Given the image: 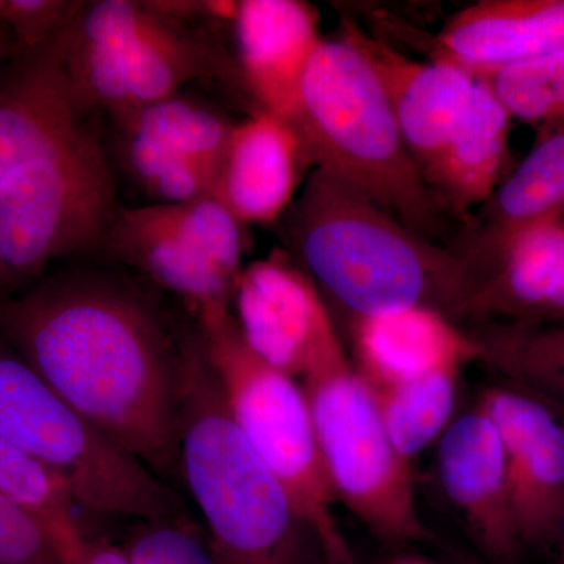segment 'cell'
Instances as JSON below:
<instances>
[{"label":"cell","mask_w":564,"mask_h":564,"mask_svg":"<svg viewBox=\"0 0 564 564\" xmlns=\"http://www.w3.org/2000/svg\"><path fill=\"white\" fill-rule=\"evenodd\" d=\"M198 322L144 278L77 269L0 296V343L111 443L181 484L182 386Z\"/></svg>","instance_id":"1"},{"label":"cell","mask_w":564,"mask_h":564,"mask_svg":"<svg viewBox=\"0 0 564 564\" xmlns=\"http://www.w3.org/2000/svg\"><path fill=\"white\" fill-rule=\"evenodd\" d=\"M288 254L347 326L372 315L425 307L467 322L469 267L325 170L313 169L281 218Z\"/></svg>","instance_id":"2"},{"label":"cell","mask_w":564,"mask_h":564,"mask_svg":"<svg viewBox=\"0 0 564 564\" xmlns=\"http://www.w3.org/2000/svg\"><path fill=\"white\" fill-rule=\"evenodd\" d=\"M180 477L221 564L325 563L313 524L237 429L202 332L185 362Z\"/></svg>","instance_id":"3"},{"label":"cell","mask_w":564,"mask_h":564,"mask_svg":"<svg viewBox=\"0 0 564 564\" xmlns=\"http://www.w3.org/2000/svg\"><path fill=\"white\" fill-rule=\"evenodd\" d=\"M314 169L362 193L413 231L433 240L444 225L380 77L344 33L323 40L304 73L296 107Z\"/></svg>","instance_id":"4"},{"label":"cell","mask_w":564,"mask_h":564,"mask_svg":"<svg viewBox=\"0 0 564 564\" xmlns=\"http://www.w3.org/2000/svg\"><path fill=\"white\" fill-rule=\"evenodd\" d=\"M214 22L209 2H84L65 47L82 113L113 118L180 95L191 82L228 76L240 82Z\"/></svg>","instance_id":"5"},{"label":"cell","mask_w":564,"mask_h":564,"mask_svg":"<svg viewBox=\"0 0 564 564\" xmlns=\"http://www.w3.org/2000/svg\"><path fill=\"white\" fill-rule=\"evenodd\" d=\"M300 378L337 502L384 543L433 541L415 505L411 463L392 444L377 395L352 366L339 329L315 345Z\"/></svg>","instance_id":"6"},{"label":"cell","mask_w":564,"mask_h":564,"mask_svg":"<svg viewBox=\"0 0 564 564\" xmlns=\"http://www.w3.org/2000/svg\"><path fill=\"white\" fill-rule=\"evenodd\" d=\"M195 318L237 429L313 524L323 554L351 555L334 518L337 500L323 469L303 386L251 350L231 310L207 311Z\"/></svg>","instance_id":"7"},{"label":"cell","mask_w":564,"mask_h":564,"mask_svg":"<svg viewBox=\"0 0 564 564\" xmlns=\"http://www.w3.org/2000/svg\"><path fill=\"white\" fill-rule=\"evenodd\" d=\"M0 436L61 475L76 507L98 519L161 518L169 486L77 414L0 343Z\"/></svg>","instance_id":"8"},{"label":"cell","mask_w":564,"mask_h":564,"mask_svg":"<svg viewBox=\"0 0 564 564\" xmlns=\"http://www.w3.org/2000/svg\"><path fill=\"white\" fill-rule=\"evenodd\" d=\"M121 204L109 147L85 129L0 185V256L11 293L50 263L101 250Z\"/></svg>","instance_id":"9"},{"label":"cell","mask_w":564,"mask_h":564,"mask_svg":"<svg viewBox=\"0 0 564 564\" xmlns=\"http://www.w3.org/2000/svg\"><path fill=\"white\" fill-rule=\"evenodd\" d=\"M243 226L214 196L118 210L101 251L180 299L196 317L231 310Z\"/></svg>","instance_id":"10"},{"label":"cell","mask_w":564,"mask_h":564,"mask_svg":"<svg viewBox=\"0 0 564 564\" xmlns=\"http://www.w3.org/2000/svg\"><path fill=\"white\" fill-rule=\"evenodd\" d=\"M113 163L155 204L214 195L236 122L180 95L110 118Z\"/></svg>","instance_id":"11"},{"label":"cell","mask_w":564,"mask_h":564,"mask_svg":"<svg viewBox=\"0 0 564 564\" xmlns=\"http://www.w3.org/2000/svg\"><path fill=\"white\" fill-rule=\"evenodd\" d=\"M478 404L503 445L516 534L522 549H547L564 530V419L543 400L500 381Z\"/></svg>","instance_id":"12"},{"label":"cell","mask_w":564,"mask_h":564,"mask_svg":"<svg viewBox=\"0 0 564 564\" xmlns=\"http://www.w3.org/2000/svg\"><path fill=\"white\" fill-rule=\"evenodd\" d=\"M69 28L32 50L14 51L0 65V185L91 126L66 73Z\"/></svg>","instance_id":"13"},{"label":"cell","mask_w":564,"mask_h":564,"mask_svg":"<svg viewBox=\"0 0 564 564\" xmlns=\"http://www.w3.org/2000/svg\"><path fill=\"white\" fill-rule=\"evenodd\" d=\"M232 306L251 350L293 378L315 345L337 329L313 282L281 250L243 267Z\"/></svg>","instance_id":"14"},{"label":"cell","mask_w":564,"mask_h":564,"mask_svg":"<svg viewBox=\"0 0 564 564\" xmlns=\"http://www.w3.org/2000/svg\"><path fill=\"white\" fill-rule=\"evenodd\" d=\"M437 475L478 549L494 563H518L524 549L511 516L503 445L480 404L441 436Z\"/></svg>","instance_id":"15"},{"label":"cell","mask_w":564,"mask_h":564,"mask_svg":"<svg viewBox=\"0 0 564 564\" xmlns=\"http://www.w3.org/2000/svg\"><path fill=\"white\" fill-rule=\"evenodd\" d=\"M340 33L361 50L380 77L408 150L423 174L463 121L477 79L454 63L406 57L355 22L345 21Z\"/></svg>","instance_id":"16"},{"label":"cell","mask_w":564,"mask_h":564,"mask_svg":"<svg viewBox=\"0 0 564 564\" xmlns=\"http://www.w3.org/2000/svg\"><path fill=\"white\" fill-rule=\"evenodd\" d=\"M231 24L242 87L259 110L293 124L304 73L323 41L317 9L303 0H242Z\"/></svg>","instance_id":"17"},{"label":"cell","mask_w":564,"mask_h":564,"mask_svg":"<svg viewBox=\"0 0 564 564\" xmlns=\"http://www.w3.org/2000/svg\"><path fill=\"white\" fill-rule=\"evenodd\" d=\"M473 293L467 322H564V223L516 234L480 261L467 263Z\"/></svg>","instance_id":"18"},{"label":"cell","mask_w":564,"mask_h":564,"mask_svg":"<svg viewBox=\"0 0 564 564\" xmlns=\"http://www.w3.org/2000/svg\"><path fill=\"white\" fill-rule=\"evenodd\" d=\"M310 169L313 162L295 126L256 110L234 124L212 196L242 226L273 225L295 202Z\"/></svg>","instance_id":"19"},{"label":"cell","mask_w":564,"mask_h":564,"mask_svg":"<svg viewBox=\"0 0 564 564\" xmlns=\"http://www.w3.org/2000/svg\"><path fill=\"white\" fill-rule=\"evenodd\" d=\"M564 51V0H480L456 11L433 41V61L473 76Z\"/></svg>","instance_id":"20"},{"label":"cell","mask_w":564,"mask_h":564,"mask_svg":"<svg viewBox=\"0 0 564 564\" xmlns=\"http://www.w3.org/2000/svg\"><path fill=\"white\" fill-rule=\"evenodd\" d=\"M359 375L373 391L478 361L474 337L458 323L425 307H406L347 326Z\"/></svg>","instance_id":"21"},{"label":"cell","mask_w":564,"mask_h":564,"mask_svg":"<svg viewBox=\"0 0 564 564\" xmlns=\"http://www.w3.org/2000/svg\"><path fill=\"white\" fill-rule=\"evenodd\" d=\"M564 218V122L541 129L529 155L505 177L454 250L480 261L530 226Z\"/></svg>","instance_id":"22"},{"label":"cell","mask_w":564,"mask_h":564,"mask_svg":"<svg viewBox=\"0 0 564 564\" xmlns=\"http://www.w3.org/2000/svg\"><path fill=\"white\" fill-rule=\"evenodd\" d=\"M511 117L484 80L477 79L463 121L436 161L423 172L441 209L469 214L502 182Z\"/></svg>","instance_id":"23"},{"label":"cell","mask_w":564,"mask_h":564,"mask_svg":"<svg viewBox=\"0 0 564 564\" xmlns=\"http://www.w3.org/2000/svg\"><path fill=\"white\" fill-rule=\"evenodd\" d=\"M502 383L543 400L564 419V322L475 323L467 329Z\"/></svg>","instance_id":"24"},{"label":"cell","mask_w":564,"mask_h":564,"mask_svg":"<svg viewBox=\"0 0 564 564\" xmlns=\"http://www.w3.org/2000/svg\"><path fill=\"white\" fill-rule=\"evenodd\" d=\"M0 494L20 505L46 527L61 549L63 562L87 540L76 502L65 480L6 437L0 436Z\"/></svg>","instance_id":"25"},{"label":"cell","mask_w":564,"mask_h":564,"mask_svg":"<svg viewBox=\"0 0 564 564\" xmlns=\"http://www.w3.org/2000/svg\"><path fill=\"white\" fill-rule=\"evenodd\" d=\"M462 369H443L392 388L373 391L397 452L408 463L451 425Z\"/></svg>","instance_id":"26"},{"label":"cell","mask_w":564,"mask_h":564,"mask_svg":"<svg viewBox=\"0 0 564 564\" xmlns=\"http://www.w3.org/2000/svg\"><path fill=\"white\" fill-rule=\"evenodd\" d=\"M497 96L511 120L541 129L564 122V51L475 76Z\"/></svg>","instance_id":"27"},{"label":"cell","mask_w":564,"mask_h":564,"mask_svg":"<svg viewBox=\"0 0 564 564\" xmlns=\"http://www.w3.org/2000/svg\"><path fill=\"white\" fill-rule=\"evenodd\" d=\"M122 545L129 564H221L206 530L192 518L140 522Z\"/></svg>","instance_id":"28"},{"label":"cell","mask_w":564,"mask_h":564,"mask_svg":"<svg viewBox=\"0 0 564 564\" xmlns=\"http://www.w3.org/2000/svg\"><path fill=\"white\" fill-rule=\"evenodd\" d=\"M82 7L73 0H0V18L13 35L14 51H24L69 28Z\"/></svg>","instance_id":"29"},{"label":"cell","mask_w":564,"mask_h":564,"mask_svg":"<svg viewBox=\"0 0 564 564\" xmlns=\"http://www.w3.org/2000/svg\"><path fill=\"white\" fill-rule=\"evenodd\" d=\"M0 564H65L46 527L0 494Z\"/></svg>","instance_id":"30"},{"label":"cell","mask_w":564,"mask_h":564,"mask_svg":"<svg viewBox=\"0 0 564 564\" xmlns=\"http://www.w3.org/2000/svg\"><path fill=\"white\" fill-rule=\"evenodd\" d=\"M65 564H129L124 545L106 536H90Z\"/></svg>","instance_id":"31"},{"label":"cell","mask_w":564,"mask_h":564,"mask_svg":"<svg viewBox=\"0 0 564 564\" xmlns=\"http://www.w3.org/2000/svg\"><path fill=\"white\" fill-rule=\"evenodd\" d=\"M14 52V40L10 29L0 18V65Z\"/></svg>","instance_id":"32"},{"label":"cell","mask_w":564,"mask_h":564,"mask_svg":"<svg viewBox=\"0 0 564 564\" xmlns=\"http://www.w3.org/2000/svg\"><path fill=\"white\" fill-rule=\"evenodd\" d=\"M383 564H437L434 562H430V560L421 558V556L413 555H402L397 556V558H391L389 562Z\"/></svg>","instance_id":"33"},{"label":"cell","mask_w":564,"mask_h":564,"mask_svg":"<svg viewBox=\"0 0 564 564\" xmlns=\"http://www.w3.org/2000/svg\"><path fill=\"white\" fill-rule=\"evenodd\" d=\"M10 293L9 276H7L6 265H3L2 256H0V296H7Z\"/></svg>","instance_id":"34"},{"label":"cell","mask_w":564,"mask_h":564,"mask_svg":"<svg viewBox=\"0 0 564 564\" xmlns=\"http://www.w3.org/2000/svg\"><path fill=\"white\" fill-rule=\"evenodd\" d=\"M323 564H358L355 556H334L325 555V563Z\"/></svg>","instance_id":"35"},{"label":"cell","mask_w":564,"mask_h":564,"mask_svg":"<svg viewBox=\"0 0 564 564\" xmlns=\"http://www.w3.org/2000/svg\"><path fill=\"white\" fill-rule=\"evenodd\" d=\"M558 544H560V555H558V563H556V564H564V530H563L562 538H560Z\"/></svg>","instance_id":"36"},{"label":"cell","mask_w":564,"mask_h":564,"mask_svg":"<svg viewBox=\"0 0 564 564\" xmlns=\"http://www.w3.org/2000/svg\"><path fill=\"white\" fill-rule=\"evenodd\" d=\"M456 564H481L478 562H475L473 558H467V556H459L458 560H456Z\"/></svg>","instance_id":"37"},{"label":"cell","mask_w":564,"mask_h":564,"mask_svg":"<svg viewBox=\"0 0 564 564\" xmlns=\"http://www.w3.org/2000/svg\"><path fill=\"white\" fill-rule=\"evenodd\" d=\"M562 221L564 223V218H563V220H562Z\"/></svg>","instance_id":"38"}]
</instances>
